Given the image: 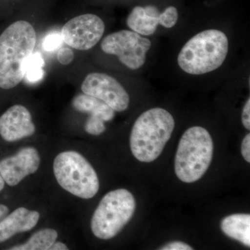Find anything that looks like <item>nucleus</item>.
Segmentation results:
<instances>
[{
	"instance_id": "1",
	"label": "nucleus",
	"mask_w": 250,
	"mask_h": 250,
	"mask_svg": "<svg viewBox=\"0 0 250 250\" xmlns=\"http://www.w3.org/2000/svg\"><path fill=\"white\" fill-rule=\"evenodd\" d=\"M35 29L31 23H13L0 35V88L17 86L25 76L26 65L34 53Z\"/></svg>"
},
{
	"instance_id": "2",
	"label": "nucleus",
	"mask_w": 250,
	"mask_h": 250,
	"mask_svg": "<svg viewBox=\"0 0 250 250\" xmlns=\"http://www.w3.org/2000/svg\"><path fill=\"white\" fill-rule=\"evenodd\" d=\"M174 126L173 116L164 108L145 111L135 122L130 135L133 155L141 162L155 161L170 140Z\"/></svg>"
},
{
	"instance_id": "3",
	"label": "nucleus",
	"mask_w": 250,
	"mask_h": 250,
	"mask_svg": "<svg viewBox=\"0 0 250 250\" xmlns=\"http://www.w3.org/2000/svg\"><path fill=\"white\" fill-rule=\"evenodd\" d=\"M228 36L218 29L198 33L179 52L177 63L186 73L201 75L216 70L226 60L229 52Z\"/></svg>"
},
{
	"instance_id": "4",
	"label": "nucleus",
	"mask_w": 250,
	"mask_h": 250,
	"mask_svg": "<svg viewBox=\"0 0 250 250\" xmlns=\"http://www.w3.org/2000/svg\"><path fill=\"white\" fill-rule=\"evenodd\" d=\"M213 155V139L208 131L202 126L189 128L182 135L176 153L177 177L185 183L197 182L208 170Z\"/></svg>"
},
{
	"instance_id": "5",
	"label": "nucleus",
	"mask_w": 250,
	"mask_h": 250,
	"mask_svg": "<svg viewBox=\"0 0 250 250\" xmlns=\"http://www.w3.org/2000/svg\"><path fill=\"white\" fill-rule=\"evenodd\" d=\"M54 177L61 187L80 198H93L98 193V174L88 160L75 151H65L56 156Z\"/></svg>"
},
{
	"instance_id": "6",
	"label": "nucleus",
	"mask_w": 250,
	"mask_h": 250,
	"mask_svg": "<svg viewBox=\"0 0 250 250\" xmlns=\"http://www.w3.org/2000/svg\"><path fill=\"white\" fill-rule=\"evenodd\" d=\"M134 195L126 189H118L103 197L94 212L90 223L94 236L109 240L121 232L136 210Z\"/></svg>"
},
{
	"instance_id": "7",
	"label": "nucleus",
	"mask_w": 250,
	"mask_h": 250,
	"mask_svg": "<svg viewBox=\"0 0 250 250\" xmlns=\"http://www.w3.org/2000/svg\"><path fill=\"white\" fill-rule=\"evenodd\" d=\"M151 47L149 39L131 30L112 33L101 42L104 53L116 56L122 64L131 70H139L144 65Z\"/></svg>"
},
{
	"instance_id": "8",
	"label": "nucleus",
	"mask_w": 250,
	"mask_h": 250,
	"mask_svg": "<svg viewBox=\"0 0 250 250\" xmlns=\"http://www.w3.org/2000/svg\"><path fill=\"white\" fill-rule=\"evenodd\" d=\"M104 31L105 24L102 18L86 14L72 18L65 23L62 36L63 42L72 48L88 50L101 40Z\"/></svg>"
},
{
	"instance_id": "9",
	"label": "nucleus",
	"mask_w": 250,
	"mask_h": 250,
	"mask_svg": "<svg viewBox=\"0 0 250 250\" xmlns=\"http://www.w3.org/2000/svg\"><path fill=\"white\" fill-rule=\"evenodd\" d=\"M81 88L83 93L100 99L115 111L123 112L129 107V94L116 79L107 74H88Z\"/></svg>"
},
{
	"instance_id": "10",
	"label": "nucleus",
	"mask_w": 250,
	"mask_h": 250,
	"mask_svg": "<svg viewBox=\"0 0 250 250\" xmlns=\"http://www.w3.org/2000/svg\"><path fill=\"white\" fill-rule=\"evenodd\" d=\"M179 19L177 8L168 6L162 13L155 6H135L126 18V24L131 31L143 36H152L159 25L170 29Z\"/></svg>"
},
{
	"instance_id": "11",
	"label": "nucleus",
	"mask_w": 250,
	"mask_h": 250,
	"mask_svg": "<svg viewBox=\"0 0 250 250\" xmlns=\"http://www.w3.org/2000/svg\"><path fill=\"white\" fill-rule=\"evenodd\" d=\"M40 154L36 148H21L13 155L0 159V174L6 186L14 187L30 174L39 170Z\"/></svg>"
},
{
	"instance_id": "12",
	"label": "nucleus",
	"mask_w": 250,
	"mask_h": 250,
	"mask_svg": "<svg viewBox=\"0 0 250 250\" xmlns=\"http://www.w3.org/2000/svg\"><path fill=\"white\" fill-rule=\"evenodd\" d=\"M35 132L31 113L22 105H14L0 116V139L4 142H16Z\"/></svg>"
},
{
	"instance_id": "13",
	"label": "nucleus",
	"mask_w": 250,
	"mask_h": 250,
	"mask_svg": "<svg viewBox=\"0 0 250 250\" xmlns=\"http://www.w3.org/2000/svg\"><path fill=\"white\" fill-rule=\"evenodd\" d=\"M40 213L24 207H19L0 222V244L6 243L16 234L27 232L35 228Z\"/></svg>"
},
{
	"instance_id": "14",
	"label": "nucleus",
	"mask_w": 250,
	"mask_h": 250,
	"mask_svg": "<svg viewBox=\"0 0 250 250\" xmlns=\"http://www.w3.org/2000/svg\"><path fill=\"white\" fill-rule=\"evenodd\" d=\"M72 104L76 111L99 117L104 122L111 121L115 117L113 108L100 99L86 94L77 95L72 100Z\"/></svg>"
},
{
	"instance_id": "15",
	"label": "nucleus",
	"mask_w": 250,
	"mask_h": 250,
	"mask_svg": "<svg viewBox=\"0 0 250 250\" xmlns=\"http://www.w3.org/2000/svg\"><path fill=\"white\" fill-rule=\"evenodd\" d=\"M220 228L227 236L250 247V215H229L223 219Z\"/></svg>"
},
{
	"instance_id": "16",
	"label": "nucleus",
	"mask_w": 250,
	"mask_h": 250,
	"mask_svg": "<svg viewBox=\"0 0 250 250\" xmlns=\"http://www.w3.org/2000/svg\"><path fill=\"white\" fill-rule=\"evenodd\" d=\"M58 232L53 229H42L36 231L24 244L11 247L9 250H49L57 241Z\"/></svg>"
},
{
	"instance_id": "17",
	"label": "nucleus",
	"mask_w": 250,
	"mask_h": 250,
	"mask_svg": "<svg viewBox=\"0 0 250 250\" xmlns=\"http://www.w3.org/2000/svg\"><path fill=\"white\" fill-rule=\"evenodd\" d=\"M43 59L39 52L33 53L26 65L25 76L27 80L31 82H36L41 80L44 75ZM24 76V77H25Z\"/></svg>"
},
{
	"instance_id": "18",
	"label": "nucleus",
	"mask_w": 250,
	"mask_h": 250,
	"mask_svg": "<svg viewBox=\"0 0 250 250\" xmlns=\"http://www.w3.org/2000/svg\"><path fill=\"white\" fill-rule=\"evenodd\" d=\"M85 131L93 136H99L106 130L104 121L99 117L90 116L85 123Z\"/></svg>"
},
{
	"instance_id": "19",
	"label": "nucleus",
	"mask_w": 250,
	"mask_h": 250,
	"mask_svg": "<svg viewBox=\"0 0 250 250\" xmlns=\"http://www.w3.org/2000/svg\"><path fill=\"white\" fill-rule=\"evenodd\" d=\"M62 36L59 34H49L45 38L43 42H42V47L46 51L55 50L59 48L62 41Z\"/></svg>"
},
{
	"instance_id": "20",
	"label": "nucleus",
	"mask_w": 250,
	"mask_h": 250,
	"mask_svg": "<svg viewBox=\"0 0 250 250\" xmlns=\"http://www.w3.org/2000/svg\"><path fill=\"white\" fill-rule=\"evenodd\" d=\"M75 58V54L71 49L62 47L57 53V60L62 65H66L71 63Z\"/></svg>"
},
{
	"instance_id": "21",
	"label": "nucleus",
	"mask_w": 250,
	"mask_h": 250,
	"mask_svg": "<svg viewBox=\"0 0 250 250\" xmlns=\"http://www.w3.org/2000/svg\"><path fill=\"white\" fill-rule=\"evenodd\" d=\"M162 250H192L193 248L183 242H172L161 248Z\"/></svg>"
},
{
	"instance_id": "22",
	"label": "nucleus",
	"mask_w": 250,
	"mask_h": 250,
	"mask_svg": "<svg viewBox=\"0 0 250 250\" xmlns=\"http://www.w3.org/2000/svg\"><path fill=\"white\" fill-rule=\"evenodd\" d=\"M242 123L243 126L248 130L250 129V99L246 102L243 112H242Z\"/></svg>"
},
{
	"instance_id": "23",
	"label": "nucleus",
	"mask_w": 250,
	"mask_h": 250,
	"mask_svg": "<svg viewBox=\"0 0 250 250\" xmlns=\"http://www.w3.org/2000/svg\"><path fill=\"white\" fill-rule=\"evenodd\" d=\"M241 153L247 162H250V134L246 135L241 145Z\"/></svg>"
},
{
	"instance_id": "24",
	"label": "nucleus",
	"mask_w": 250,
	"mask_h": 250,
	"mask_svg": "<svg viewBox=\"0 0 250 250\" xmlns=\"http://www.w3.org/2000/svg\"><path fill=\"white\" fill-rule=\"evenodd\" d=\"M10 213V208L6 204L0 202V222Z\"/></svg>"
},
{
	"instance_id": "25",
	"label": "nucleus",
	"mask_w": 250,
	"mask_h": 250,
	"mask_svg": "<svg viewBox=\"0 0 250 250\" xmlns=\"http://www.w3.org/2000/svg\"><path fill=\"white\" fill-rule=\"evenodd\" d=\"M68 248L65 243H62V242H54V244L51 246L49 250H67Z\"/></svg>"
},
{
	"instance_id": "26",
	"label": "nucleus",
	"mask_w": 250,
	"mask_h": 250,
	"mask_svg": "<svg viewBox=\"0 0 250 250\" xmlns=\"http://www.w3.org/2000/svg\"><path fill=\"white\" fill-rule=\"evenodd\" d=\"M6 187V184L5 183L4 179L1 177V174H0V195L2 193V192L4 191L5 188Z\"/></svg>"
}]
</instances>
